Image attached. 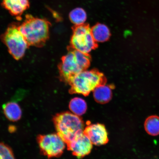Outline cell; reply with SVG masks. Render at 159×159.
<instances>
[{
    "mask_svg": "<svg viewBox=\"0 0 159 159\" xmlns=\"http://www.w3.org/2000/svg\"><path fill=\"white\" fill-rule=\"evenodd\" d=\"M51 25L47 19L27 15L24 21L19 24V28L30 46L41 48L49 39Z\"/></svg>",
    "mask_w": 159,
    "mask_h": 159,
    "instance_id": "cell-1",
    "label": "cell"
},
{
    "mask_svg": "<svg viewBox=\"0 0 159 159\" xmlns=\"http://www.w3.org/2000/svg\"><path fill=\"white\" fill-rule=\"evenodd\" d=\"M53 122L57 134L66 144L84 133L83 121L73 113H58L53 117Z\"/></svg>",
    "mask_w": 159,
    "mask_h": 159,
    "instance_id": "cell-2",
    "label": "cell"
},
{
    "mask_svg": "<svg viewBox=\"0 0 159 159\" xmlns=\"http://www.w3.org/2000/svg\"><path fill=\"white\" fill-rule=\"evenodd\" d=\"M105 82V79L102 73L97 70H85L71 77L68 83L71 86V93L86 96L97 86Z\"/></svg>",
    "mask_w": 159,
    "mask_h": 159,
    "instance_id": "cell-3",
    "label": "cell"
},
{
    "mask_svg": "<svg viewBox=\"0 0 159 159\" xmlns=\"http://www.w3.org/2000/svg\"><path fill=\"white\" fill-rule=\"evenodd\" d=\"M19 24L12 23L1 35V41L7 47L10 54L17 61L24 56L30 45L20 31Z\"/></svg>",
    "mask_w": 159,
    "mask_h": 159,
    "instance_id": "cell-4",
    "label": "cell"
},
{
    "mask_svg": "<svg viewBox=\"0 0 159 159\" xmlns=\"http://www.w3.org/2000/svg\"><path fill=\"white\" fill-rule=\"evenodd\" d=\"M71 43L73 49L88 54L97 47L96 42L93 38L89 25H75Z\"/></svg>",
    "mask_w": 159,
    "mask_h": 159,
    "instance_id": "cell-5",
    "label": "cell"
},
{
    "mask_svg": "<svg viewBox=\"0 0 159 159\" xmlns=\"http://www.w3.org/2000/svg\"><path fill=\"white\" fill-rule=\"evenodd\" d=\"M36 140L41 154L49 159L60 157L66 144L57 133L39 134Z\"/></svg>",
    "mask_w": 159,
    "mask_h": 159,
    "instance_id": "cell-6",
    "label": "cell"
},
{
    "mask_svg": "<svg viewBox=\"0 0 159 159\" xmlns=\"http://www.w3.org/2000/svg\"><path fill=\"white\" fill-rule=\"evenodd\" d=\"M59 69L61 79L67 82L71 77L84 70L75 57L74 50L62 57Z\"/></svg>",
    "mask_w": 159,
    "mask_h": 159,
    "instance_id": "cell-7",
    "label": "cell"
},
{
    "mask_svg": "<svg viewBox=\"0 0 159 159\" xmlns=\"http://www.w3.org/2000/svg\"><path fill=\"white\" fill-rule=\"evenodd\" d=\"M67 148L78 158L88 155L93 148V143L84 133L67 144Z\"/></svg>",
    "mask_w": 159,
    "mask_h": 159,
    "instance_id": "cell-8",
    "label": "cell"
},
{
    "mask_svg": "<svg viewBox=\"0 0 159 159\" xmlns=\"http://www.w3.org/2000/svg\"><path fill=\"white\" fill-rule=\"evenodd\" d=\"M84 134L88 137L93 144L101 146L108 142V133L104 125L99 124H89L84 130Z\"/></svg>",
    "mask_w": 159,
    "mask_h": 159,
    "instance_id": "cell-9",
    "label": "cell"
},
{
    "mask_svg": "<svg viewBox=\"0 0 159 159\" xmlns=\"http://www.w3.org/2000/svg\"><path fill=\"white\" fill-rule=\"evenodd\" d=\"M2 5L17 19H21V15L30 6L29 0H2Z\"/></svg>",
    "mask_w": 159,
    "mask_h": 159,
    "instance_id": "cell-10",
    "label": "cell"
},
{
    "mask_svg": "<svg viewBox=\"0 0 159 159\" xmlns=\"http://www.w3.org/2000/svg\"><path fill=\"white\" fill-rule=\"evenodd\" d=\"M3 110L6 118L11 122H17L21 118L22 111L17 102L11 101L6 103L3 105Z\"/></svg>",
    "mask_w": 159,
    "mask_h": 159,
    "instance_id": "cell-11",
    "label": "cell"
},
{
    "mask_svg": "<svg viewBox=\"0 0 159 159\" xmlns=\"http://www.w3.org/2000/svg\"><path fill=\"white\" fill-rule=\"evenodd\" d=\"M112 87L105 83L98 85L93 91L95 100L101 104L108 102L112 98Z\"/></svg>",
    "mask_w": 159,
    "mask_h": 159,
    "instance_id": "cell-12",
    "label": "cell"
},
{
    "mask_svg": "<svg viewBox=\"0 0 159 159\" xmlns=\"http://www.w3.org/2000/svg\"><path fill=\"white\" fill-rule=\"evenodd\" d=\"M91 32L96 42L103 43L108 40L111 35L110 30L106 25L97 24L91 29Z\"/></svg>",
    "mask_w": 159,
    "mask_h": 159,
    "instance_id": "cell-13",
    "label": "cell"
},
{
    "mask_svg": "<svg viewBox=\"0 0 159 159\" xmlns=\"http://www.w3.org/2000/svg\"><path fill=\"white\" fill-rule=\"evenodd\" d=\"M70 110L77 116H81L84 114L87 109V105L84 99L75 97L71 99L69 105Z\"/></svg>",
    "mask_w": 159,
    "mask_h": 159,
    "instance_id": "cell-14",
    "label": "cell"
},
{
    "mask_svg": "<svg viewBox=\"0 0 159 159\" xmlns=\"http://www.w3.org/2000/svg\"><path fill=\"white\" fill-rule=\"evenodd\" d=\"M144 128L146 132L151 136L159 134V117L153 115L148 117L144 123Z\"/></svg>",
    "mask_w": 159,
    "mask_h": 159,
    "instance_id": "cell-15",
    "label": "cell"
},
{
    "mask_svg": "<svg viewBox=\"0 0 159 159\" xmlns=\"http://www.w3.org/2000/svg\"><path fill=\"white\" fill-rule=\"evenodd\" d=\"M69 17L71 22L75 25H79L84 24L86 20L87 16L84 9L77 8L70 12Z\"/></svg>",
    "mask_w": 159,
    "mask_h": 159,
    "instance_id": "cell-16",
    "label": "cell"
},
{
    "mask_svg": "<svg viewBox=\"0 0 159 159\" xmlns=\"http://www.w3.org/2000/svg\"><path fill=\"white\" fill-rule=\"evenodd\" d=\"M0 159H16L11 148L8 145L1 142Z\"/></svg>",
    "mask_w": 159,
    "mask_h": 159,
    "instance_id": "cell-17",
    "label": "cell"
}]
</instances>
